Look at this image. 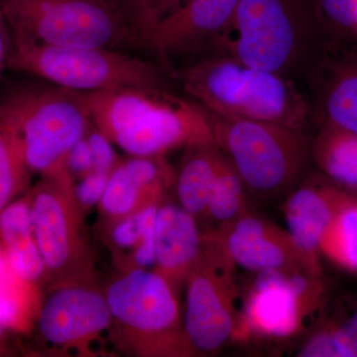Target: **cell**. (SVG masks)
Returning <instances> with one entry per match:
<instances>
[{
	"label": "cell",
	"instance_id": "obj_34",
	"mask_svg": "<svg viewBox=\"0 0 357 357\" xmlns=\"http://www.w3.org/2000/svg\"><path fill=\"white\" fill-rule=\"evenodd\" d=\"M129 14L132 18L133 22L137 26L138 13H139L141 0H128Z\"/></svg>",
	"mask_w": 357,
	"mask_h": 357
},
{
	"label": "cell",
	"instance_id": "obj_17",
	"mask_svg": "<svg viewBox=\"0 0 357 357\" xmlns=\"http://www.w3.org/2000/svg\"><path fill=\"white\" fill-rule=\"evenodd\" d=\"M311 74L321 119L357 136V47H326Z\"/></svg>",
	"mask_w": 357,
	"mask_h": 357
},
{
	"label": "cell",
	"instance_id": "obj_13",
	"mask_svg": "<svg viewBox=\"0 0 357 357\" xmlns=\"http://www.w3.org/2000/svg\"><path fill=\"white\" fill-rule=\"evenodd\" d=\"M208 234L237 267L248 271L294 270L321 275V268L300 250L288 230L249 213Z\"/></svg>",
	"mask_w": 357,
	"mask_h": 357
},
{
	"label": "cell",
	"instance_id": "obj_5",
	"mask_svg": "<svg viewBox=\"0 0 357 357\" xmlns=\"http://www.w3.org/2000/svg\"><path fill=\"white\" fill-rule=\"evenodd\" d=\"M112 344L139 357L192 356L176 291L155 270L122 272L105 290Z\"/></svg>",
	"mask_w": 357,
	"mask_h": 357
},
{
	"label": "cell",
	"instance_id": "obj_33",
	"mask_svg": "<svg viewBox=\"0 0 357 357\" xmlns=\"http://www.w3.org/2000/svg\"><path fill=\"white\" fill-rule=\"evenodd\" d=\"M11 45V31L8 23L0 10V76L7 66Z\"/></svg>",
	"mask_w": 357,
	"mask_h": 357
},
{
	"label": "cell",
	"instance_id": "obj_32",
	"mask_svg": "<svg viewBox=\"0 0 357 357\" xmlns=\"http://www.w3.org/2000/svg\"><path fill=\"white\" fill-rule=\"evenodd\" d=\"M65 165L75 182L93 171V152L86 135L70 148L69 153L66 156Z\"/></svg>",
	"mask_w": 357,
	"mask_h": 357
},
{
	"label": "cell",
	"instance_id": "obj_30",
	"mask_svg": "<svg viewBox=\"0 0 357 357\" xmlns=\"http://www.w3.org/2000/svg\"><path fill=\"white\" fill-rule=\"evenodd\" d=\"M86 138H88L91 152H93V171L110 175L119 161L114 146H112V143L93 126L89 129L86 134Z\"/></svg>",
	"mask_w": 357,
	"mask_h": 357
},
{
	"label": "cell",
	"instance_id": "obj_35",
	"mask_svg": "<svg viewBox=\"0 0 357 357\" xmlns=\"http://www.w3.org/2000/svg\"><path fill=\"white\" fill-rule=\"evenodd\" d=\"M9 331L7 330L3 324L0 321V354H6V340H7V333Z\"/></svg>",
	"mask_w": 357,
	"mask_h": 357
},
{
	"label": "cell",
	"instance_id": "obj_25",
	"mask_svg": "<svg viewBox=\"0 0 357 357\" xmlns=\"http://www.w3.org/2000/svg\"><path fill=\"white\" fill-rule=\"evenodd\" d=\"M319 250L337 266L357 272V195L333 218L321 238Z\"/></svg>",
	"mask_w": 357,
	"mask_h": 357
},
{
	"label": "cell",
	"instance_id": "obj_24",
	"mask_svg": "<svg viewBox=\"0 0 357 357\" xmlns=\"http://www.w3.org/2000/svg\"><path fill=\"white\" fill-rule=\"evenodd\" d=\"M32 174L20 136L0 115V213L29 191Z\"/></svg>",
	"mask_w": 357,
	"mask_h": 357
},
{
	"label": "cell",
	"instance_id": "obj_22",
	"mask_svg": "<svg viewBox=\"0 0 357 357\" xmlns=\"http://www.w3.org/2000/svg\"><path fill=\"white\" fill-rule=\"evenodd\" d=\"M312 159L319 172L345 191L357 195V136L326 119L312 140Z\"/></svg>",
	"mask_w": 357,
	"mask_h": 357
},
{
	"label": "cell",
	"instance_id": "obj_15",
	"mask_svg": "<svg viewBox=\"0 0 357 357\" xmlns=\"http://www.w3.org/2000/svg\"><path fill=\"white\" fill-rule=\"evenodd\" d=\"M176 175L165 157L128 156L119 160L98 204L100 225L163 203L169 192L175 189Z\"/></svg>",
	"mask_w": 357,
	"mask_h": 357
},
{
	"label": "cell",
	"instance_id": "obj_21",
	"mask_svg": "<svg viewBox=\"0 0 357 357\" xmlns=\"http://www.w3.org/2000/svg\"><path fill=\"white\" fill-rule=\"evenodd\" d=\"M225 155L215 143L187 147L176 175L178 204L198 218L206 217L208 199Z\"/></svg>",
	"mask_w": 357,
	"mask_h": 357
},
{
	"label": "cell",
	"instance_id": "obj_8",
	"mask_svg": "<svg viewBox=\"0 0 357 357\" xmlns=\"http://www.w3.org/2000/svg\"><path fill=\"white\" fill-rule=\"evenodd\" d=\"M0 115L15 129L26 163L40 176L65 167L70 148L93 126L77 91L55 84L13 89L0 100Z\"/></svg>",
	"mask_w": 357,
	"mask_h": 357
},
{
	"label": "cell",
	"instance_id": "obj_16",
	"mask_svg": "<svg viewBox=\"0 0 357 357\" xmlns=\"http://www.w3.org/2000/svg\"><path fill=\"white\" fill-rule=\"evenodd\" d=\"M354 194L345 191L323 174L307 176L291 191L284 215L296 245L317 266L326 230Z\"/></svg>",
	"mask_w": 357,
	"mask_h": 357
},
{
	"label": "cell",
	"instance_id": "obj_23",
	"mask_svg": "<svg viewBox=\"0 0 357 357\" xmlns=\"http://www.w3.org/2000/svg\"><path fill=\"white\" fill-rule=\"evenodd\" d=\"M42 292L13 271L0 243V321L9 332L26 333L36 323Z\"/></svg>",
	"mask_w": 357,
	"mask_h": 357
},
{
	"label": "cell",
	"instance_id": "obj_20",
	"mask_svg": "<svg viewBox=\"0 0 357 357\" xmlns=\"http://www.w3.org/2000/svg\"><path fill=\"white\" fill-rule=\"evenodd\" d=\"M160 204H151L128 217L100 225L103 241L119 273L154 268L155 223Z\"/></svg>",
	"mask_w": 357,
	"mask_h": 357
},
{
	"label": "cell",
	"instance_id": "obj_7",
	"mask_svg": "<svg viewBox=\"0 0 357 357\" xmlns=\"http://www.w3.org/2000/svg\"><path fill=\"white\" fill-rule=\"evenodd\" d=\"M0 10L11 31L53 46L126 51L142 42L114 0H0Z\"/></svg>",
	"mask_w": 357,
	"mask_h": 357
},
{
	"label": "cell",
	"instance_id": "obj_11",
	"mask_svg": "<svg viewBox=\"0 0 357 357\" xmlns=\"http://www.w3.org/2000/svg\"><path fill=\"white\" fill-rule=\"evenodd\" d=\"M325 293L318 275L294 270L257 272L243 300L237 337H292L318 311Z\"/></svg>",
	"mask_w": 357,
	"mask_h": 357
},
{
	"label": "cell",
	"instance_id": "obj_9",
	"mask_svg": "<svg viewBox=\"0 0 357 357\" xmlns=\"http://www.w3.org/2000/svg\"><path fill=\"white\" fill-rule=\"evenodd\" d=\"M75 180L67 168L41 176L28 197L33 234L49 279V287L93 281L95 257L86 213L75 199Z\"/></svg>",
	"mask_w": 357,
	"mask_h": 357
},
{
	"label": "cell",
	"instance_id": "obj_14",
	"mask_svg": "<svg viewBox=\"0 0 357 357\" xmlns=\"http://www.w3.org/2000/svg\"><path fill=\"white\" fill-rule=\"evenodd\" d=\"M241 0H185L146 33L143 44L163 62L198 50L229 30Z\"/></svg>",
	"mask_w": 357,
	"mask_h": 357
},
{
	"label": "cell",
	"instance_id": "obj_19",
	"mask_svg": "<svg viewBox=\"0 0 357 357\" xmlns=\"http://www.w3.org/2000/svg\"><path fill=\"white\" fill-rule=\"evenodd\" d=\"M0 243L13 271L32 287H49L43 258L33 234L28 192L0 213Z\"/></svg>",
	"mask_w": 357,
	"mask_h": 357
},
{
	"label": "cell",
	"instance_id": "obj_4",
	"mask_svg": "<svg viewBox=\"0 0 357 357\" xmlns=\"http://www.w3.org/2000/svg\"><path fill=\"white\" fill-rule=\"evenodd\" d=\"M7 66L79 93L131 86L170 88L160 66L126 51L53 46L13 31Z\"/></svg>",
	"mask_w": 357,
	"mask_h": 357
},
{
	"label": "cell",
	"instance_id": "obj_28",
	"mask_svg": "<svg viewBox=\"0 0 357 357\" xmlns=\"http://www.w3.org/2000/svg\"><path fill=\"white\" fill-rule=\"evenodd\" d=\"M326 46L357 47V0H312Z\"/></svg>",
	"mask_w": 357,
	"mask_h": 357
},
{
	"label": "cell",
	"instance_id": "obj_26",
	"mask_svg": "<svg viewBox=\"0 0 357 357\" xmlns=\"http://www.w3.org/2000/svg\"><path fill=\"white\" fill-rule=\"evenodd\" d=\"M245 189L238 173L225 156L211 191L206 217L220 223V227L245 215L248 213Z\"/></svg>",
	"mask_w": 357,
	"mask_h": 357
},
{
	"label": "cell",
	"instance_id": "obj_29",
	"mask_svg": "<svg viewBox=\"0 0 357 357\" xmlns=\"http://www.w3.org/2000/svg\"><path fill=\"white\" fill-rule=\"evenodd\" d=\"M109 176L91 171L75 182L73 188L75 199L86 215V211L100 204L107 189Z\"/></svg>",
	"mask_w": 357,
	"mask_h": 357
},
{
	"label": "cell",
	"instance_id": "obj_18",
	"mask_svg": "<svg viewBox=\"0 0 357 357\" xmlns=\"http://www.w3.org/2000/svg\"><path fill=\"white\" fill-rule=\"evenodd\" d=\"M166 201L160 204L157 211L153 270L177 291L185 285L198 262L203 234H199L194 215L180 204Z\"/></svg>",
	"mask_w": 357,
	"mask_h": 357
},
{
	"label": "cell",
	"instance_id": "obj_31",
	"mask_svg": "<svg viewBox=\"0 0 357 357\" xmlns=\"http://www.w3.org/2000/svg\"><path fill=\"white\" fill-rule=\"evenodd\" d=\"M185 0H141L137 17V28L141 40L160 20L172 13Z\"/></svg>",
	"mask_w": 357,
	"mask_h": 357
},
{
	"label": "cell",
	"instance_id": "obj_27",
	"mask_svg": "<svg viewBox=\"0 0 357 357\" xmlns=\"http://www.w3.org/2000/svg\"><path fill=\"white\" fill-rule=\"evenodd\" d=\"M298 356L357 357V310L319 326Z\"/></svg>",
	"mask_w": 357,
	"mask_h": 357
},
{
	"label": "cell",
	"instance_id": "obj_6",
	"mask_svg": "<svg viewBox=\"0 0 357 357\" xmlns=\"http://www.w3.org/2000/svg\"><path fill=\"white\" fill-rule=\"evenodd\" d=\"M210 114L215 144L249 191L260 198H277L292 191L302 181L312 159V140L305 131Z\"/></svg>",
	"mask_w": 357,
	"mask_h": 357
},
{
	"label": "cell",
	"instance_id": "obj_12",
	"mask_svg": "<svg viewBox=\"0 0 357 357\" xmlns=\"http://www.w3.org/2000/svg\"><path fill=\"white\" fill-rule=\"evenodd\" d=\"M37 314L39 337L61 354H98L112 344V311L105 291L93 281L75 282L48 288ZM114 345V344H112Z\"/></svg>",
	"mask_w": 357,
	"mask_h": 357
},
{
	"label": "cell",
	"instance_id": "obj_1",
	"mask_svg": "<svg viewBox=\"0 0 357 357\" xmlns=\"http://www.w3.org/2000/svg\"><path fill=\"white\" fill-rule=\"evenodd\" d=\"M77 93L93 128L128 156L165 157L178 148L215 143L210 112L170 88Z\"/></svg>",
	"mask_w": 357,
	"mask_h": 357
},
{
	"label": "cell",
	"instance_id": "obj_3",
	"mask_svg": "<svg viewBox=\"0 0 357 357\" xmlns=\"http://www.w3.org/2000/svg\"><path fill=\"white\" fill-rule=\"evenodd\" d=\"M230 28L231 57L287 77L326 46L312 0H241Z\"/></svg>",
	"mask_w": 357,
	"mask_h": 357
},
{
	"label": "cell",
	"instance_id": "obj_2",
	"mask_svg": "<svg viewBox=\"0 0 357 357\" xmlns=\"http://www.w3.org/2000/svg\"><path fill=\"white\" fill-rule=\"evenodd\" d=\"M177 77L189 98L211 114L303 131L309 123L310 103L290 77L234 57L199 61L178 70Z\"/></svg>",
	"mask_w": 357,
	"mask_h": 357
},
{
	"label": "cell",
	"instance_id": "obj_10",
	"mask_svg": "<svg viewBox=\"0 0 357 357\" xmlns=\"http://www.w3.org/2000/svg\"><path fill=\"white\" fill-rule=\"evenodd\" d=\"M236 269L218 241L203 234L201 255L185 285L183 324L194 356L215 354L238 337L243 297Z\"/></svg>",
	"mask_w": 357,
	"mask_h": 357
}]
</instances>
